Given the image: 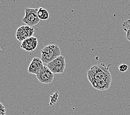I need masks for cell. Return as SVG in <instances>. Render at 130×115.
Masks as SVG:
<instances>
[{"label":"cell","mask_w":130,"mask_h":115,"mask_svg":"<svg viewBox=\"0 0 130 115\" xmlns=\"http://www.w3.org/2000/svg\"><path fill=\"white\" fill-rule=\"evenodd\" d=\"M101 63L93 65L87 72V78L92 86L100 91L108 90L112 82V76L109 66Z\"/></svg>","instance_id":"6da1fadb"},{"label":"cell","mask_w":130,"mask_h":115,"mask_svg":"<svg viewBox=\"0 0 130 115\" xmlns=\"http://www.w3.org/2000/svg\"><path fill=\"white\" fill-rule=\"evenodd\" d=\"M61 55L60 47L56 44H48L41 51V60L48 64Z\"/></svg>","instance_id":"7a4b0ae2"},{"label":"cell","mask_w":130,"mask_h":115,"mask_svg":"<svg viewBox=\"0 0 130 115\" xmlns=\"http://www.w3.org/2000/svg\"><path fill=\"white\" fill-rule=\"evenodd\" d=\"M38 8H25V16L22 19V22L29 27L37 25L41 20L38 16Z\"/></svg>","instance_id":"3957f363"},{"label":"cell","mask_w":130,"mask_h":115,"mask_svg":"<svg viewBox=\"0 0 130 115\" xmlns=\"http://www.w3.org/2000/svg\"><path fill=\"white\" fill-rule=\"evenodd\" d=\"M47 66L54 74H62L66 67L65 58L62 55L59 56L47 64Z\"/></svg>","instance_id":"277c9868"},{"label":"cell","mask_w":130,"mask_h":115,"mask_svg":"<svg viewBox=\"0 0 130 115\" xmlns=\"http://www.w3.org/2000/svg\"><path fill=\"white\" fill-rule=\"evenodd\" d=\"M37 79L40 82L44 84H51L54 79V74L47 66L44 65L36 75Z\"/></svg>","instance_id":"5b68a950"},{"label":"cell","mask_w":130,"mask_h":115,"mask_svg":"<svg viewBox=\"0 0 130 115\" xmlns=\"http://www.w3.org/2000/svg\"><path fill=\"white\" fill-rule=\"evenodd\" d=\"M35 33V29L28 26H22L17 29L16 38L20 42H22L27 38L32 37Z\"/></svg>","instance_id":"8992f818"},{"label":"cell","mask_w":130,"mask_h":115,"mask_svg":"<svg viewBox=\"0 0 130 115\" xmlns=\"http://www.w3.org/2000/svg\"><path fill=\"white\" fill-rule=\"evenodd\" d=\"M38 40L36 37H31L23 40L21 44V48L27 52H33L37 48Z\"/></svg>","instance_id":"52a82bcc"},{"label":"cell","mask_w":130,"mask_h":115,"mask_svg":"<svg viewBox=\"0 0 130 115\" xmlns=\"http://www.w3.org/2000/svg\"><path fill=\"white\" fill-rule=\"evenodd\" d=\"M43 61L41 59L39 58L35 57L32 59V61L29 64L28 68V72L32 74L37 75V73L40 72L41 69L42 68L43 65Z\"/></svg>","instance_id":"ba28073f"},{"label":"cell","mask_w":130,"mask_h":115,"mask_svg":"<svg viewBox=\"0 0 130 115\" xmlns=\"http://www.w3.org/2000/svg\"><path fill=\"white\" fill-rule=\"evenodd\" d=\"M38 16L41 20H46L49 18L48 12L45 8L40 7L38 10Z\"/></svg>","instance_id":"9c48e42d"},{"label":"cell","mask_w":130,"mask_h":115,"mask_svg":"<svg viewBox=\"0 0 130 115\" xmlns=\"http://www.w3.org/2000/svg\"><path fill=\"white\" fill-rule=\"evenodd\" d=\"M58 93H55V94H52L51 96V100H50V105H53L55 104L58 101Z\"/></svg>","instance_id":"30bf717a"},{"label":"cell","mask_w":130,"mask_h":115,"mask_svg":"<svg viewBox=\"0 0 130 115\" xmlns=\"http://www.w3.org/2000/svg\"><path fill=\"white\" fill-rule=\"evenodd\" d=\"M122 27L123 30L125 32L130 31V19L127 20L126 21L124 22L122 25Z\"/></svg>","instance_id":"8fae6325"},{"label":"cell","mask_w":130,"mask_h":115,"mask_svg":"<svg viewBox=\"0 0 130 115\" xmlns=\"http://www.w3.org/2000/svg\"><path fill=\"white\" fill-rule=\"evenodd\" d=\"M119 69L120 72L124 73V72H126V71L128 70V66L127 64H121V65H120Z\"/></svg>","instance_id":"7c38bea8"},{"label":"cell","mask_w":130,"mask_h":115,"mask_svg":"<svg viewBox=\"0 0 130 115\" xmlns=\"http://www.w3.org/2000/svg\"><path fill=\"white\" fill-rule=\"evenodd\" d=\"M6 108L1 102H0V115H6Z\"/></svg>","instance_id":"4fadbf2b"},{"label":"cell","mask_w":130,"mask_h":115,"mask_svg":"<svg viewBox=\"0 0 130 115\" xmlns=\"http://www.w3.org/2000/svg\"><path fill=\"white\" fill-rule=\"evenodd\" d=\"M126 38L129 42H130V31L126 32Z\"/></svg>","instance_id":"5bb4252c"}]
</instances>
